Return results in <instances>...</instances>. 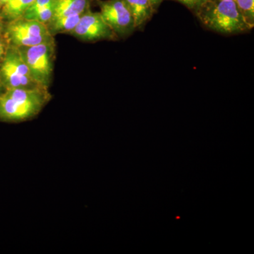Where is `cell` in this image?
I'll return each instance as SVG.
<instances>
[{"label": "cell", "mask_w": 254, "mask_h": 254, "mask_svg": "<svg viewBox=\"0 0 254 254\" xmlns=\"http://www.w3.org/2000/svg\"><path fill=\"white\" fill-rule=\"evenodd\" d=\"M47 88H12L0 95V122L21 123L36 117L51 100Z\"/></svg>", "instance_id": "cell-1"}, {"label": "cell", "mask_w": 254, "mask_h": 254, "mask_svg": "<svg viewBox=\"0 0 254 254\" xmlns=\"http://www.w3.org/2000/svg\"><path fill=\"white\" fill-rule=\"evenodd\" d=\"M195 15L205 27L221 34H240L252 30L235 1L208 0Z\"/></svg>", "instance_id": "cell-2"}, {"label": "cell", "mask_w": 254, "mask_h": 254, "mask_svg": "<svg viewBox=\"0 0 254 254\" xmlns=\"http://www.w3.org/2000/svg\"><path fill=\"white\" fill-rule=\"evenodd\" d=\"M55 40L36 46L18 48L33 80L38 86L48 89L54 69Z\"/></svg>", "instance_id": "cell-3"}, {"label": "cell", "mask_w": 254, "mask_h": 254, "mask_svg": "<svg viewBox=\"0 0 254 254\" xmlns=\"http://www.w3.org/2000/svg\"><path fill=\"white\" fill-rule=\"evenodd\" d=\"M3 35L8 44L16 48L36 46L54 39L46 24L23 17L5 22Z\"/></svg>", "instance_id": "cell-4"}, {"label": "cell", "mask_w": 254, "mask_h": 254, "mask_svg": "<svg viewBox=\"0 0 254 254\" xmlns=\"http://www.w3.org/2000/svg\"><path fill=\"white\" fill-rule=\"evenodd\" d=\"M0 82L5 90L29 89L41 87L32 77L29 68L23 60L18 48L9 45L4 58L0 63Z\"/></svg>", "instance_id": "cell-5"}, {"label": "cell", "mask_w": 254, "mask_h": 254, "mask_svg": "<svg viewBox=\"0 0 254 254\" xmlns=\"http://www.w3.org/2000/svg\"><path fill=\"white\" fill-rule=\"evenodd\" d=\"M100 14L117 36L125 38L136 30L133 16L123 0H97Z\"/></svg>", "instance_id": "cell-6"}, {"label": "cell", "mask_w": 254, "mask_h": 254, "mask_svg": "<svg viewBox=\"0 0 254 254\" xmlns=\"http://www.w3.org/2000/svg\"><path fill=\"white\" fill-rule=\"evenodd\" d=\"M70 35L86 42H95L118 38L113 30L105 23L100 12H92L90 9L82 14L78 24Z\"/></svg>", "instance_id": "cell-7"}, {"label": "cell", "mask_w": 254, "mask_h": 254, "mask_svg": "<svg viewBox=\"0 0 254 254\" xmlns=\"http://www.w3.org/2000/svg\"><path fill=\"white\" fill-rule=\"evenodd\" d=\"M133 16L135 28L141 29L146 24L156 10L150 0H123Z\"/></svg>", "instance_id": "cell-8"}, {"label": "cell", "mask_w": 254, "mask_h": 254, "mask_svg": "<svg viewBox=\"0 0 254 254\" xmlns=\"http://www.w3.org/2000/svg\"><path fill=\"white\" fill-rule=\"evenodd\" d=\"M90 1L91 0H55L53 18L83 14L89 9Z\"/></svg>", "instance_id": "cell-9"}, {"label": "cell", "mask_w": 254, "mask_h": 254, "mask_svg": "<svg viewBox=\"0 0 254 254\" xmlns=\"http://www.w3.org/2000/svg\"><path fill=\"white\" fill-rule=\"evenodd\" d=\"M83 14L53 18L47 23V27L53 36L58 33H69L76 27Z\"/></svg>", "instance_id": "cell-10"}, {"label": "cell", "mask_w": 254, "mask_h": 254, "mask_svg": "<svg viewBox=\"0 0 254 254\" xmlns=\"http://www.w3.org/2000/svg\"><path fill=\"white\" fill-rule=\"evenodd\" d=\"M35 0H9L0 9V14L5 22L23 17L28 8Z\"/></svg>", "instance_id": "cell-11"}, {"label": "cell", "mask_w": 254, "mask_h": 254, "mask_svg": "<svg viewBox=\"0 0 254 254\" xmlns=\"http://www.w3.org/2000/svg\"><path fill=\"white\" fill-rule=\"evenodd\" d=\"M237 9L251 28L254 26V0H234Z\"/></svg>", "instance_id": "cell-12"}, {"label": "cell", "mask_w": 254, "mask_h": 254, "mask_svg": "<svg viewBox=\"0 0 254 254\" xmlns=\"http://www.w3.org/2000/svg\"><path fill=\"white\" fill-rule=\"evenodd\" d=\"M55 1V0H35L26 10L23 17L26 19L33 20L36 14H38L41 10L45 9L49 5L53 4Z\"/></svg>", "instance_id": "cell-13"}, {"label": "cell", "mask_w": 254, "mask_h": 254, "mask_svg": "<svg viewBox=\"0 0 254 254\" xmlns=\"http://www.w3.org/2000/svg\"><path fill=\"white\" fill-rule=\"evenodd\" d=\"M174 1H178L181 4L185 5L187 8H188L190 11H191L193 14L198 11V9L206 2L208 0H174Z\"/></svg>", "instance_id": "cell-14"}, {"label": "cell", "mask_w": 254, "mask_h": 254, "mask_svg": "<svg viewBox=\"0 0 254 254\" xmlns=\"http://www.w3.org/2000/svg\"><path fill=\"white\" fill-rule=\"evenodd\" d=\"M8 47H9V44H8L3 33H1V34H0V63L4 58L5 54H6Z\"/></svg>", "instance_id": "cell-15"}, {"label": "cell", "mask_w": 254, "mask_h": 254, "mask_svg": "<svg viewBox=\"0 0 254 254\" xmlns=\"http://www.w3.org/2000/svg\"><path fill=\"white\" fill-rule=\"evenodd\" d=\"M151 4H153V7L155 10H157L160 6V4L164 1V0H150Z\"/></svg>", "instance_id": "cell-16"}, {"label": "cell", "mask_w": 254, "mask_h": 254, "mask_svg": "<svg viewBox=\"0 0 254 254\" xmlns=\"http://www.w3.org/2000/svg\"><path fill=\"white\" fill-rule=\"evenodd\" d=\"M5 21L3 20L2 17H1V14H0V34L3 33V31H4Z\"/></svg>", "instance_id": "cell-17"}, {"label": "cell", "mask_w": 254, "mask_h": 254, "mask_svg": "<svg viewBox=\"0 0 254 254\" xmlns=\"http://www.w3.org/2000/svg\"><path fill=\"white\" fill-rule=\"evenodd\" d=\"M9 1V0H0V6H1V8L2 7L4 4H6Z\"/></svg>", "instance_id": "cell-18"}, {"label": "cell", "mask_w": 254, "mask_h": 254, "mask_svg": "<svg viewBox=\"0 0 254 254\" xmlns=\"http://www.w3.org/2000/svg\"><path fill=\"white\" fill-rule=\"evenodd\" d=\"M5 91V88L3 87L2 84H1V82H0V95L3 93Z\"/></svg>", "instance_id": "cell-19"}, {"label": "cell", "mask_w": 254, "mask_h": 254, "mask_svg": "<svg viewBox=\"0 0 254 254\" xmlns=\"http://www.w3.org/2000/svg\"><path fill=\"white\" fill-rule=\"evenodd\" d=\"M230 1H234V0H230Z\"/></svg>", "instance_id": "cell-20"}, {"label": "cell", "mask_w": 254, "mask_h": 254, "mask_svg": "<svg viewBox=\"0 0 254 254\" xmlns=\"http://www.w3.org/2000/svg\"><path fill=\"white\" fill-rule=\"evenodd\" d=\"M0 9H1V6H0Z\"/></svg>", "instance_id": "cell-21"}]
</instances>
